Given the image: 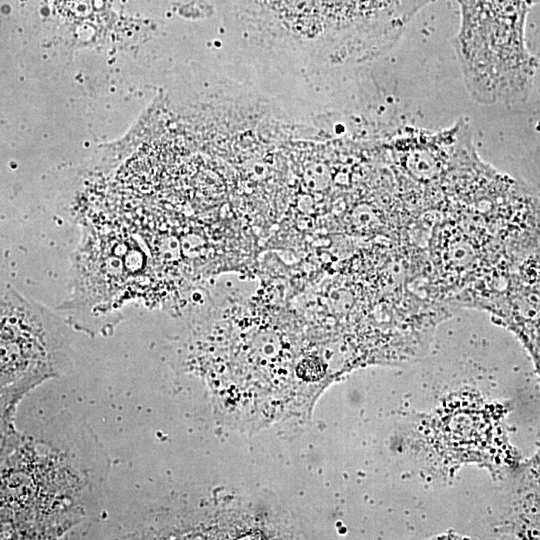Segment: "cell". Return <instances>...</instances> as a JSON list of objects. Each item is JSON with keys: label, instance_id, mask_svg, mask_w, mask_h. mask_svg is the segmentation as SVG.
I'll return each instance as SVG.
<instances>
[{"label": "cell", "instance_id": "obj_1", "mask_svg": "<svg viewBox=\"0 0 540 540\" xmlns=\"http://www.w3.org/2000/svg\"><path fill=\"white\" fill-rule=\"evenodd\" d=\"M68 325L11 286L1 295V436L16 431L17 407L31 390L72 368Z\"/></svg>", "mask_w": 540, "mask_h": 540}]
</instances>
